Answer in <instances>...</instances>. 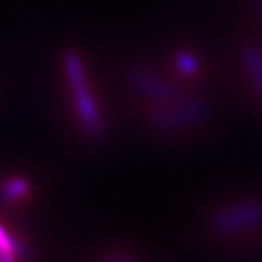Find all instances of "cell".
<instances>
[{"instance_id":"obj_1","label":"cell","mask_w":262,"mask_h":262,"mask_svg":"<svg viewBox=\"0 0 262 262\" xmlns=\"http://www.w3.org/2000/svg\"><path fill=\"white\" fill-rule=\"evenodd\" d=\"M212 106L198 97L182 95L171 101L152 103L145 112V122L155 133H179L207 122Z\"/></svg>"},{"instance_id":"obj_2","label":"cell","mask_w":262,"mask_h":262,"mask_svg":"<svg viewBox=\"0 0 262 262\" xmlns=\"http://www.w3.org/2000/svg\"><path fill=\"white\" fill-rule=\"evenodd\" d=\"M63 67L78 120L89 136L100 139L104 135V119L100 104L89 84V78L81 55L74 51L67 52L63 57Z\"/></svg>"},{"instance_id":"obj_3","label":"cell","mask_w":262,"mask_h":262,"mask_svg":"<svg viewBox=\"0 0 262 262\" xmlns=\"http://www.w3.org/2000/svg\"><path fill=\"white\" fill-rule=\"evenodd\" d=\"M125 81L131 92L136 93L138 97L150 101V104L171 101L183 95L177 89V85H174L171 81L160 76L155 71H148L144 68L128 71Z\"/></svg>"},{"instance_id":"obj_4","label":"cell","mask_w":262,"mask_h":262,"mask_svg":"<svg viewBox=\"0 0 262 262\" xmlns=\"http://www.w3.org/2000/svg\"><path fill=\"white\" fill-rule=\"evenodd\" d=\"M240 59L251 81V85L262 97V48L256 43L243 45L240 49Z\"/></svg>"},{"instance_id":"obj_5","label":"cell","mask_w":262,"mask_h":262,"mask_svg":"<svg viewBox=\"0 0 262 262\" xmlns=\"http://www.w3.org/2000/svg\"><path fill=\"white\" fill-rule=\"evenodd\" d=\"M19 256H21L19 243L0 224V262H17Z\"/></svg>"},{"instance_id":"obj_6","label":"cell","mask_w":262,"mask_h":262,"mask_svg":"<svg viewBox=\"0 0 262 262\" xmlns=\"http://www.w3.org/2000/svg\"><path fill=\"white\" fill-rule=\"evenodd\" d=\"M29 182L24 179H11L2 186V198L7 201H17L29 194Z\"/></svg>"},{"instance_id":"obj_7","label":"cell","mask_w":262,"mask_h":262,"mask_svg":"<svg viewBox=\"0 0 262 262\" xmlns=\"http://www.w3.org/2000/svg\"><path fill=\"white\" fill-rule=\"evenodd\" d=\"M177 68L180 73L191 76V74L199 71V62L193 54L180 52V54H177Z\"/></svg>"},{"instance_id":"obj_8","label":"cell","mask_w":262,"mask_h":262,"mask_svg":"<svg viewBox=\"0 0 262 262\" xmlns=\"http://www.w3.org/2000/svg\"><path fill=\"white\" fill-rule=\"evenodd\" d=\"M253 7L256 14L259 16V19L262 21V0H253Z\"/></svg>"}]
</instances>
